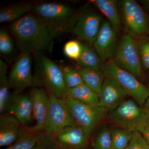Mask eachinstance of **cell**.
Here are the masks:
<instances>
[{"label":"cell","mask_w":149,"mask_h":149,"mask_svg":"<svg viewBox=\"0 0 149 149\" xmlns=\"http://www.w3.org/2000/svg\"><path fill=\"white\" fill-rule=\"evenodd\" d=\"M8 29L21 53L35 55L52 51L54 37L31 12L10 24Z\"/></svg>","instance_id":"6da1fadb"},{"label":"cell","mask_w":149,"mask_h":149,"mask_svg":"<svg viewBox=\"0 0 149 149\" xmlns=\"http://www.w3.org/2000/svg\"><path fill=\"white\" fill-rule=\"evenodd\" d=\"M31 13L54 38L72 31L79 15L68 4L49 2L34 4Z\"/></svg>","instance_id":"7a4b0ae2"},{"label":"cell","mask_w":149,"mask_h":149,"mask_svg":"<svg viewBox=\"0 0 149 149\" xmlns=\"http://www.w3.org/2000/svg\"><path fill=\"white\" fill-rule=\"evenodd\" d=\"M35 67L33 88H42L51 92L58 97H66L67 88L65 85L61 67L43 54L35 55Z\"/></svg>","instance_id":"3957f363"},{"label":"cell","mask_w":149,"mask_h":149,"mask_svg":"<svg viewBox=\"0 0 149 149\" xmlns=\"http://www.w3.org/2000/svg\"><path fill=\"white\" fill-rule=\"evenodd\" d=\"M109 118L116 127L130 132L142 133L149 121V115L144 106L133 99L127 98L113 109L109 111Z\"/></svg>","instance_id":"277c9868"},{"label":"cell","mask_w":149,"mask_h":149,"mask_svg":"<svg viewBox=\"0 0 149 149\" xmlns=\"http://www.w3.org/2000/svg\"><path fill=\"white\" fill-rule=\"evenodd\" d=\"M101 69L105 76L115 80L128 96L140 105L144 106L149 97L148 87L132 73L117 66L112 59L102 63Z\"/></svg>","instance_id":"5b68a950"},{"label":"cell","mask_w":149,"mask_h":149,"mask_svg":"<svg viewBox=\"0 0 149 149\" xmlns=\"http://www.w3.org/2000/svg\"><path fill=\"white\" fill-rule=\"evenodd\" d=\"M118 8L125 33L134 37L149 35V17L140 4L133 0H123Z\"/></svg>","instance_id":"8992f818"},{"label":"cell","mask_w":149,"mask_h":149,"mask_svg":"<svg viewBox=\"0 0 149 149\" xmlns=\"http://www.w3.org/2000/svg\"><path fill=\"white\" fill-rule=\"evenodd\" d=\"M63 100L75 124L89 136L108 113V110L99 105L86 104L68 97Z\"/></svg>","instance_id":"52a82bcc"},{"label":"cell","mask_w":149,"mask_h":149,"mask_svg":"<svg viewBox=\"0 0 149 149\" xmlns=\"http://www.w3.org/2000/svg\"><path fill=\"white\" fill-rule=\"evenodd\" d=\"M113 61L117 66L135 75L139 80L143 79L145 73L141 65L136 40L125 33L119 40Z\"/></svg>","instance_id":"ba28073f"},{"label":"cell","mask_w":149,"mask_h":149,"mask_svg":"<svg viewBox=\"0 0 149 149\" xmlns=\"http://www.w3.org/2000/svg\"><path fill=\"white\" fill-rule=\"evenodd\" d=\"M49 106L44 131L55 136L61 130L76 125L63 99L48 92Z\"/></svg>","instance_id":"9c48e42d"},{"label":"cell","mask_w":149,"mask_h":149,"mask_svg":"<svg viewBox=\"0 0 149 149\" xmlns=\"http://www.w3.org/2000/svg\"><path fill=\"white\" fill-rule=\"evenodd\" d=\"M31 55L21 53L11 70L8 80L13 94H21L27 88L33 87Z\"/></svg>","instance_id":"30bf717a"},{"label":"cell","mask_w":149,"mask_h":149,"mask_svg":"<svg viewBox=\"0 0 149 149\" xmlns=\"http://www.w3.org/2000/svg\"><path fill=\"white\" fill-rule=\"evenodd\" d=\"M118 34L107 20L102 21L98 35L93 44L102 63L113 57L119 42Z\"/></svg>","instance_id":"8fae6325"},{"label":"cell","mask_w":149,"mask_h":149,"mask_svg":"<svg viewBox=\"0 0 149 149\" xmlns=\"http://www.w3.org/2000/svg\"><path fill=\"white\" fill-rule=\"evenodd\" d=\"M102 22L101 16L98 14L92 11H85L79 14L72 32L79 39L93 45Z\"/></svg>","instance_id":"7c38bea8"},{"label":"cell","mask_w":149,"mask_h":149,"mask_svg":"<svg viewBox=\"0 0 149 149\" xmlns=\"http://www.w3.org/2000/svg\"><path fill=\"white\" fill-rule=\"evenodd\" d=\"M6 113L13 115L23 127L30 128L35 119L31 97L29 95L22 93H12L7 107Z\"/></svg>","instance_id":"4fadbf2b"},{"label":"cell","mask_w":149,"mask_h":149,"mask_svg":"<svg viewBox=\"0 0 149 149\" xmlns=\"http://www.w3.org/2000/svg\"><path fill=\"white\" fill-rule=\"evenodd\" d=\"M128 97V94L115 80L105 76L99 94L98 105L110 111Z\"/></svg>","instance_id":"5bb4252c"},{"label":"cell","mask_w":149,"mask_h":149,"mask_svg":"<svg viewBox=\"0 0 149 149\" xmlns=\"http://www.w3.org/2000/svg\"><path fill=\"white\" fill-rule=\"evenodd\" d=\"M29 95L32 99L34 110L35 125L29 128L36 132L44 131L47 119L49 98L48 92L42 88H34Z\"/></svg>","instance_id":"9a60e30c"},{"label":"cell","mask_w":149,"mask_h":149,"mask_svg":"<svg viewBox=\"0 0 149 149\" xmlns=\"http://www.w3.org/2000/svg\"><path fill=\"white\" fill-rule=\"evenodd\" d=\"M54 136L64 148L85 149L89 146V135L76 125L68 127Z\"/></svg>","instance_id":"2e32d148"},{"label":"cell","mask_w":149,"mask_h":149,"mask_svg":"<svg viewBox=\"0 0 149 149\" xmlns=\"http://www.w3.org/2000/svg\"><path fill=\"white\" fill-rule=\"evenodd\" d=\"M27 128L23 127L13 115L6 113L0 116V146L14 143Z\"/></svg>","instance_id":"e0dca14e"},{"label":"cell","mask_w":149,"mask_h":149,"mask_svg":"<svg viewBox=\"0 0 149 149\" xmlns=\"http://www.w3.org/2000/svg\"><path fill=\"white\" fill-rule=\"evenodd\" d=\"M90 2L101 11L116 32L119 34L122 24L117 2L114 0H92Z\"/></svg>","instance_id":"ac0fdd59"},{"label":"cell","mask_w":149,"mask_h":149,"mask_svg":"<svg viewBox=\"0 0 149 149\" xmlns=\"http://www.w3.org/2000/svg\"><path fill=\"white\" fill-rule=\"evenodd\" d=\"M34 3L25 2L6 6L0 10V22H15L31 12Z\"/></svg>","instance_id":"d6986e66"},{"label":"cell","mask_w":149,"mask_h":149,"mask_svg":"<svg viewBox=\"0 0 149 149\" xmlns=\"http://www.w3.org/2000/svg\"><path fill=\"white\" fill-rule=\"evenodd\" d=\"M66 97L86 104L98 105L99 95L85 84L67 89Z\"/></svg>","instance_id":"ffe728a7"},{"label":"cell","mask_w":149,"mask_h":149,"mask_svg":"<svg viewBox=\"0 0 149 149\" xmlns=\"http://www.w3.org/2000/svg\"><path fill=\"white\" fill-rule=\"evenodd\" d=\"M82 52L77 61L81 68L99 70L101 68L102 63L95 49L90 45L82 44Z\"/></svg>","instance_id":"44dd1931"},{"label":"cell","mask_w":149,"mask_h":149,"mask_svg":"<svg viewBox=\"0 0 149 149\" xmlns=\"http://www.w3.org/2000/svg\"><path fill=\"white\" fill-rule=\"evenodd\" d=\"M8 66L3 60H0V113H6L10 99L9 83L7 76Z\"/></svg>","instance_id":"7402d4cb"},{"label":"cell","mask_w":149,"mask_h":149,"mask_svg":"<svg viewBox=\"0 0 149 149\" xmlns=\"http://www.w3.org/2000/svg\"><path fill=\"white\" fill-rule=\"evenodd\" d=\"M78 69L84 84L99 95L105 77L102 70H95L81 68Z\"/></svg>","instance_id":"603a6c76"},{"label":"cell","mask_w":149,"mask_h":149,"mask_svg":"<svg viewBox=\"0 0 149 149\" xmlns=\"http://www.w3.org/2000/svg\"><path fill=\"white\" fill-rule=\"evenodd\" d=\"M40 133L27 128L14 143L4 149H32L39 139Z\"/></svg>","instance_id":"cb8c5ba5"},{"label":"cell","mask_w":149,"mask_h":149,"mask_svg":"<svg viewBox=\"0 0 149 149\" xmlns=\"http://www.w3.org/2000/svg\"><path fill=\"white\" fill-rule=\"evenodd\" d=\"M112 149H125L131 140L132 132L118 127L111 128Z\"/></svg>","instance_id":"d4e9b609"},{"label":"cell","mask_w":149,"mask_h":149,"mask_svg":"<svg viewBox=\"0 0 149 149\" xmlns=\"http://www.w3.org/2000/svg\"><path fill=\"white\" fill-rule=\"evenodd\" d=\"M92 146L93 149H112L111 128L102 126L93 138Z\"/></svg>","instance_id":"484cf974"},{"label":"cell","mask_w":149,"mask_h":149,"mask_svg":"<svg viewBox=\"0 0 149 149\" xmlns=\"http://www.w3.org/2000/svg\"><path fill=\"white\" fill-rule=\"evenodd\" d=\"M142 67L144 72L149 70V38L144 36L134 37Z\"/></svg>","instance_id":"4316f807"},{"label":"cell","mask_w":149,"mask_h":149,"mask_svg":"<svg viewBox=\"0 0 149 149\" xmlns=\"http://www.w3.org/2000/svg\"><path fill=\"white\" fill-rule=\"evenodd\" d=\"M61 68L67 89H72L84 84L83 78L78 69L68 67H61Z\"/></svg>","instance_id":"83f0119b"},{"label":"cell","mask_w":149,"mask_h":149,"mask_svg":"<svg viewBox=\"0 0 149 149\" xmlns=\"http://www.w3.org/2000/svg\"><path fill=\"white\" fill-rule=\"evenodd\" d=\"M62 148L53 135L42 131L40 132L39 139L32 149H61Z\"/></svg>","instance_id":"f1b7e54d"},{"label":"cell","mask_w":149,"mask_h":149,"mask_svg":"<svg viewBox=\"0 0 149 149\" xmlns=\"http://www.w3.org/2000/svg\"><path fill=\"white\" fill-rule=\"evenodd\" d=\"M14 43L10 35L6 29H0V53L4 55H8L13 52Z\"/></svg>","instance_id":"f546056e"},{"label":"cell","mask_w":149,"mask_h":149,"mask_svg":"<svg viewBox=\"0 0 149 149\" xmlns=\"http://www.w3.org/2000/svg\"><path fill=\"white\" fill-rule=\"evenodd\" d=\"M82 49V43L77 40H71L65 43L63 52L67 57L77 61L81 55Z\"/></svg>","instance_id":"4dcf8cb0"},{"label":"cell","mask_w":149,"mask_h":149,"mask_svg":"<svg viewBox=\"0 0 149 149\" xmlns=\"http://www.w3.org/2000/svg\"><path fill=\"white\" fill-rule=\"evenodd\" d=\"M125 149H149V146L141 133L135 131L132 132V138Z\"/></svg>","instance_id":"1f68e13d"},{"label":"cell","mask_w":149,"mask_h":149,"mask_svg":"<svg viewBox=\"0 0 149 149\" xmlns=\"http://www.w3.org/2000/svg\"><path fill=\"white\" fill-rule=\"evenodd\" d=\"M141 134H142L144 139L147 141L149 146V121L144 126Z\"/></svg>","instance_id":"d6a6232c"},{"label":"cell","mask_w":149,"mask_h":149,"mask_svg":"<svg viewBox=\"0 0 149 149\" xmlns=\"http://www.w3.org/2000/svg\"><path fill=\"white\" fill-rule=\"evenodd\" d=\"M140 5L146 12H149V0H143L139 2Z\"/></svg>","instance_id":"836d02e7"},{"label":"cell","mask_w":149,"mask_h":149,"mask_svg":"<svg viewBox=\"0 0 149 149\" xmlns=\"http://www.w3.org/2000/svg\"><path fill=\"white\" fill-rule=\"evenodd\" d=\"M144 107L146 109V110L147 112H148L149 116V97L146 101V102L144 104Z\"/></svg>","instance_id":"e575fe53"},{"label":"cell","mask_w":149,"mask_h":149,"mask_svg":"<svg viewBox=\"0 0 149 149\" xmlns=\"http://www.w3.org/2000/svg\"><path fill=\"white\" fill-rule=\"evenodd\" d=\"M148 81L149 82V74H148Z\"/></svg>","instance_id":"d590c367"}]
</instances>
